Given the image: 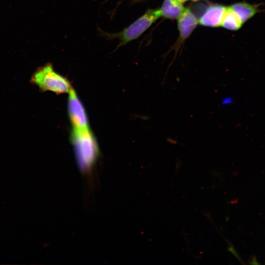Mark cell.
Here are the masks:
<instances>
[{"instance_id":"1","label":"cell","mask_w":265,"mask_h":265,"mask_svg":"<svg viewBox=\"0 0 265 265\" xmlns=\"http://www.w3.org/2000/svg\"><path fill=\"white\" fill-rule=\"evenodd\" d=\"M71 141L80 168L84 172L89 171L99 155L98 145L90 128L73 129Z\"/></svg>"},{"instance_id":"2","label":"cell","mask_w":265,"mask_h":265,"mask_svg":"<svg viewBox=\"0 0 265 265\" xmlns=\"http://www.w3.org/2000/svg\"><path fill=\"white\" fill-rule=\"evenodd\" d=\"M41 92L50 91L57 94L69 93L73 88L69 80L56 72L51 64L39 67L30 79Z\"/></svg>"},{"instance_id":"3","label":"cell","mask_w":265,"mask_h":265,"mask_svg":"<svg viewBox=\"0 0 265 265\" xmlns=\"http://www.w3.org/2000/svg\"><path fill=\"white\" fill-rule=\"evenodd\" d=\"M160 17L159 9L148 10L129 26L114 34L120 40L119 46L124 45L138 38Z\"/></svg>"},{"instance_id":"4","label":"cell","mask_w":265,"mask_h":265,"mask_svg":"<svg viewBox=\"0 0 265 265\" xmlns=\"http://www.w3.org/2000/svg\"><path fill=\"white\" fill-rule=\"evenodd\" d=\"M68 94V111L73 129L89 128L86 111L75 90L73 88Z\"/></svg>"},{"instance_id":"5","label":"cell","mask_w":265,"mask_h":265,"mask_svg":"<svg viewBox=\"0 0 265 265\" xmlns=\"http://www.w3.org/2000/svg\"><path fill=\"white\" fill-rule=\"evenodd\" d=\"M198 24V20L195 15L188 7L178 19V28L179 36L174 47L176 50L190 36Z\"/></svg>"},{"instance_id":"6","label":"cell","mask_w":265,"mask_h":265,"mask_svg":"<svg viewBox=\"0 0 265 265\" xmlns=\"http://www.w3.org/2000/svg\"><path fill=\"white\" fill-rule=\"evenodd\" d=\"M227 6L218 4H212L205 9L198 19L201 25L216 27L221 26Z\"/></svg>"},{"instance_id":"7","label":"cell","mask_w":265,"mask_h":265,"mask_svg":"<svg viewBox=\"0 0 265 265\" xmlns=\"http://www.w3.org/2000/svg\"><path fill=\"white\" fill-rule=\"evenodd\" d=\"M228 7L243 25L260 12L259 4H250L246 1L236 2Z\"/></svg>"},{"instance_id":"8","label":"cell","mask_w":265,"mask_h":265,"mask_svg":"<svg viewBox=\"0 0 265 265\" xmlns=\"http://www.w3.org/2000/svg\"><path fill=\"white\" fill-rule=\"evenodd\" d=\"M185 7L182 3L174 0H164L159 9L161 17L169 19H178Z\"/></svg>"},{"instance_id":"9","label":"cell","mask_w":265,"mask_h":265,"mask_svg":"<svg viewBox=\"0 0 265 265\" xmlns=\"http://www.w3.org/2000/svg\"><path fill=\"white\" fill-rule=\"evenodd\" d=\"M243 24L236 16L235 13L227 6L223 16L221 26L226 29L236 31L239 29Z\"/></svg>"},{"instance_id":"10","label":"cell","mask_w":265,"mask_h":265,"mask_svg":"<svg viewBox=\"0 0 265 265\" xmlns=\"http://www.w3.org/2000/svg\"><path fill=\"white\" fill-rule=\"evenodd\" d=\"M233 99L231 97H225L222 100V105L230 104L232 103Z\"/></svg>"},{"instance_id":"11","label":"cell","mask_w":265,"mask_h":265,"mask_svg":"<svg viewBox=\"0 0 265 265\" xmlns=\"http://www.w3.org/2000/svg\"><path fill=\"white\" fill-rule=\"evenodd\" d=\"M174 0L178 1V2H179L180 3H183L185 2H186V1H187V0Z\"/></svg>"},{"instance_id":"12","label":"cell","mask_w":265,"mask_h":265,"mask_svg":"<svg viewBox=\"0 0 265 265\" xmlns=\"http://www.w3.org/2000/svg\"><path fill=\"white\" fill-rule=\"evenodd\" d=\"M193 1H199V0H191Z\"/></svg>"}]
</instances>
